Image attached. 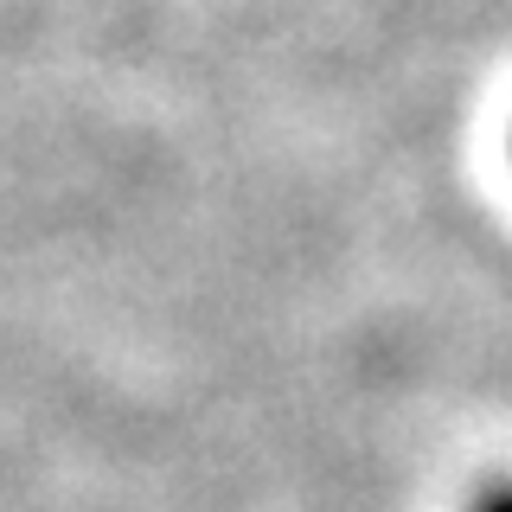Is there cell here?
I'll use <instances>...</instances> for the list:
<instances>
[{
	"label": "cell",
	"instance_id": "obj_1",
	"mask_svg": "<svg viewBox=\"0 0 512 512\" xmlns=\"http://www.w3.org/2000/svg\"><path fill=\"white\" fill-rule=\"evenodd\" d=\"M480 512H512V493H493V500L480 506Z\"/></svg>",
	"mask_w": 512,
	"mask_h": 512
}]
</instances>
